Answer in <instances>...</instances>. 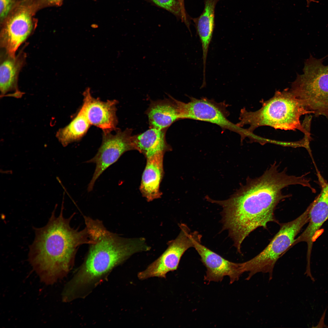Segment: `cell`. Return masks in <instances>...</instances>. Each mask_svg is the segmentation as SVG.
I'll return each instance as SVG.
<instances>
[{
    "instance_id": "obj_18",
    "label": "cell",
    "mask_w": 328,
    "mask_h": 328,
    "mask_svg": "<svg viewBox=\"0 0 328 328\" xmlns=\"http://www.w3.org/2000/svg\"><path fill=\"white\" fill-rule=\"evenodd\" d=\"M91 125L80 108L67 125L58 130L56 136L62 144L66 146L70 143L80 140L86 134Z\"/></svg>"
},
{
    "instance_id": "obj_8",
    "label": "cell",
    "mask_w": 328,
    "mask_h": 328,
    "mask_svg": "<svg viewBox=\"0 0 328 328\" xmlns=\"http://www.w3.org/2000/svg\"><path fill=\"white\" fill-rule=\"evenodd\" d=\"M179 233L174 239L169 241L162 254L144 271L138 274L139 279L152 277L166 278V274L176 270L182 256L189 248L194 247V241L202 237L197 231L191 232L185 224H181Z\"/></svg>"
},
{
    "instance_id": "obj_16",
    "label": "cell",
    "mask_w": 328,
    "mask_h": 328,
    "mask_svg": "<svg viewBox=\"0 0 328 328\" xmlns=\"http://www.w3.org/2000/svg\"><path fill=\"white\" fill-rule=\"evenodd\" d=\"M220 0H204V8L202 13L197 17L191 18L202 45L203 75L206 74L208 52L214 28L215 8Z\"/></svg>"
},
{
    "instance_id": "obj_13",
    "label": "cell",
    "mask_w": 328,
    "mask_h": 328,
    "mask_svg": "<svg viewBox=\"0 0 328 328\" xmlns=\"http://www.w3.org/2000/svg\"><path fill=\"white\" fill-rule=\"evenodd\" d=\"M26 43L17 55H10L1 50L0 62V97L20 98L25 94L18 88L19 73L26 63L27 55L24 51Z\"/></svg>"
},
{
    "instance_id": "obj_12",
    "label": "cell",
    "mask_w": 328,
    "mask_h": 328,
    "mask_svg": "<svg viewBox=\"0 0 328 328\" xmlns=\"http://www.w3.org/2000/svg\"><path fill=\"white\" fill-rule=\"evenodd\" d=\"M83 105L81 108L91 125L102 129L104 132L116 130L118 123L116 115V100L104 101L91 95L87 88L84 92Z\"/></svg>"
},
{
    "instance_id": "obj_3",
    "label": "cell",
    "mask_w": 328,
    "mask_h": 328,
    "mask_svg": "<svg viewBox=\"0 0 328 328\" xmlns=\"http://www.w3.org/2000/svg\"><path fill=\"white\" fill-rule=\"evenodd\" d=\"M91 239L87 254L82 264L71 279L78 291L90 294L115 267L137 253L151 248L143 237L125 238L108 230L102 222L84 216Z\"/></svg>"
},
{
    "instance_id": "obj_15",
    "label": "cell",
    "mask_w": 328,
    "mask_h": 328,
    "mask_svg": "<svg viewBox=\"0 0 328 328\" xmlns=\"http://www.w3.org/2000/svg\"><path fill=\"white\" fill-rule=\"evenodd\" d=\"M168 98L152 101L146 111L149 128L168 129L173 123L180 119L177 100L170 95Z\"/></svg>"
},
{
    "instance_id": "obj_20",
    "label": "cell",
    "mask_w": 328,
    "mask_h": 328,
    "mask_svg": "<svg viewBox=\"0 0 328 328\" xmlns=\"http://www.w3.org/2000/svg\"><path fill=\"white\" fill-rule=\"evenodd\" d=\"M18 0H0V22L8 16Z\"/></svg>"
},
{
    "instance_id": "obj_17",
    "label": "cell",
    "mask_w": 328,
    "mask_h": 328,
    "mask_svg": "<svg viewBox=\"0 0 328 328\" xmlns=\"http://www.w3.org/2000/svg\"><path fill=\"white\" fill-rule=\"evenodd\" d=\"M167 130L149 128L143 133L133 135L134 150L143 154L146 159L159 153L171 151L172 148L166 139Z\"/></svg>"
},
{
    "instance_id": "obj_7",
    "label": "cell",
    "mask_w": 328,
    "mask_h": 328,
    "mask_svg": "<svg viewBox=\"0 0 328 328\" xmlns=\"http://www.w3.org/2000/svg\"><path fill=\"white\" fill-rule=\"evenodd\" d=\"M38 9L31 0H18L0 24V46L10 55L15 56L19 46L33 33L38 19Z\"/></svg>"
},
{
    "instance_id": "obj_11",
    "label": "cell",
    "mask_w": 328,
    "mask_h": 328,
    "mask_svg": "<svg viewBox=\"0 0 328 328\" xmlns=\"http://www.w3.org/2000/svg\"><path fill=\"white\" fill-rule=\"evenodd\" d=\"M201 239L194 241V247L207 268L205 280L210 282L221 281L228 276L230 283L237 281L245 269L244 262L236 263L226 260L201 243Z\"/></svg>"
},
{
    "instance_id": "obj_21",
    "label": "cell",
    "mask_w": 328,
    "mask_h": 328,
    "mask_svg": "<svg viewBox=\"0 0 328 328\" xmlns=\"http://www.w3.org/2000/svg\"><path fill=\"white\" fill-rule=\"evenodd\" d=\"M39 10L52 7L60 6L64 0H32Z\"/></svg>"
},
{
    "instance_id": "obj_9",
    "label": "cell",
    "mask_w": 328,
    "mask_h": 328,
    "mask_svg": "<svg viewBox=\"0 0 328 328\" xmlns=\"http://www.w3.org/2000/svg\"><path fill=\"white\" fill-rule=\"evenodd\" d=\"M115 131L114 134H111V132H103L102 143L97 153L86 162L95 163L96 165L88 185V192L93 190L95 182L104 171L116 162L124 153L134 150L132 129L127 128L122 131L118 129Z\"/></svg>"
},
{
    "instance_id": "obj_2",
    "label": "cell",
    "mask_w": 328,
    "mask_h": 328,
    "mask_svg": "<svg viewBox=\"0 0 328 328\" xmlns=\"http://www.w3.org/2000/svg\"><path fill=\"white\" fill-rule=\"evenodd\" d=\"M63 210L58 217L55 210L45 226L34 228L35 237L29 246V262L41 282L46 285L65 277L73 265L78 248L93 242L86 227L79 230L71 227L74 214L66 218Z\"/></svg>"
},
{
    "instance_id": "obj_6",
    "label": "cell",
    "mask_w": 328,
    "mask_h": 328,
    "mask_svg": "<svg viewBox=\"0 0 328 328\" xmlns=\"http://www.w3.org/2000/svg\"><path fill=\"white\" fill-rule=\"evenodd\" d=\"M310 206L294 220L285 223H279V231L268 245L255 257L244 262L246 272H248L246 280H249L259 272L268 273L269 280L272 279L276 262L291 248L296 236L309 222Z\"/></svg>"
},
{
    "instance_id": "obj_19",
    "label": "cell",
    "mask_w": 328,
    "mask_h": 328,
    "mask_svg": "<svg viewBox=\"0 0 328 328\" xmlns=\"http://www.w3.org/2000/svg\"><path fill=\"white\" fill-rule=\"evenodd\" d=\"M157 6L171 12L180 19L190 30V17L183 12L180 4L177 0H150Z\"/></svg>"
},
{
    "instance_id": "obj_14",
    "label": "cell",
    "mask_w": 328,
    "mask_h": 328,
    "mask_svg": "<svg viewBox=\"0 0 328 328\" xmlns=\"http://www.w3.org/2000/svg\"><path fill=\"white\" fill-rule=\"evenodd\" d=\"M164 153H159L146 158L139 190L143 196L148 202L158 199L162 195L160 187L164 175Z\"/></svg>"
},
{
    "instance_id": "obj_4",
    "label": "cell",
    "mask_w": 328,
    "mask_h": 328,
    "mask_svg": "<svg viewBox=\"0 0 328 328\" xmlns=\"http://www.w3.org/2000/svg\"><path fill=\"white\" fill-rule=\"evenodd\" d=\"M313 113L306 109L291 91H277L274 96L263 103L262 107L255 111L243 109L241 111L239 127L248 125L247 136L260 126H267L284 130L296 129L304 135L309 134V129L300 123V118L305 114Z\"/></svg>"
},
{
    "instance_id": "obj_10",
    "label": "cell",
    "mask_w": 328,
    "mask_h": 328,
    "mask_svg": "<svg viewBox=\"0 0 328 328\" xmlns=\"http://www.w3.org/2000/svg\"><path fill=\"white\" fill-rule=\"evenodd\" d=\"M180 119H189L209 122L222 128L234 132L242 137L244 129L227 118V112L223 104L205 98H192L184 103L177 100Z\"/></svg>"
},
{
    "instance_id": "obj_22",
    "label": "cell",
    "mask_w": 328,
    "mask_h": 328,
    "mask_svg": "<svg viewBox=\"0 0 328 328\" xmlns=\"http://www.w3.org/2000/svg\"><path fill=\"white\" fill-rule=\"evenodd\" d=\"M180 4L182 9L183 12L186 14H187L186 11L185 7L184 0H177Z\"/></svg>"
},
{
    "instance_id": "obj_5",
    "label": "cell",
    "mask_w": 328,
    "mask_h": 328,
    "mask_svg": "<svg viewBox=\"0 0 328 328\" xmlns=\"http://www.w3.org/2000/svg\"><path fill=\"white\" fill-rule=\"evenodd\" d=\"M323 60L310 56L290 91L306 109L328 117V65Z\"/></svg>"
},
{
    "instance_id": "obj_1",
    "label": "cell",
    "mask_w": 328,
    "mask_h": 328,
    "mask_svg": "<svg viewBox=\"0 0 328 328\" xmlns=\"http://www.w3.org/2000/svg\"><path fill=\"white\" fill-rule=\"evenodd\" d=\"M289 185L283 174L270 168L258 177L248 178L245 184L228 199L217 200L206 197L207 201L222 208V231H228L238 253L241 252L244 239L255 230L260 227L267 229L270 222L279 224L275 211L280 201L289 197L282 191Z\"/></svg>"
}]
</instances>
